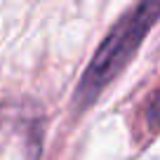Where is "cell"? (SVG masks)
Masks as SVG:
<instances>
[{"instance_id":"cell-1","label":"cell","mask_w":160,"mask_h":160,"mask_svg":"<svg viewBox=\"0 0 160 160\" xmlns=\"http://www.w3.org/2000/svg\"><path fill=\"white\" fill-rule=\"evenodd\" d=\"M160 17V0H141L132 12H127L113 26L106 40L99 45L97 54L92 57L85 75L75 92V106L85 108L99 97V92L125 68V64L134 57L137 47L146 38L148 28Z\"/></svg>"}]
</instances>
